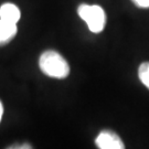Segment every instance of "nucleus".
I'll return each mask as SVG.
<instances>
[{"instance_id": "1", "label": "nucleus", "mask_w": 149, "mask_h": 149, "mask_svg": "<svg viewBox=\"0 0 149 149\" xmlns=\"http://www.w3.org/2000/svg\"><path fill=\"white\" fill-rule=\"evenodd\" d=\"M39 66L45 75L53 79H65L70 73V66L66 60L53 50L43 52L39 59Z\"/></svg>"}, {"instance_id": "2", "label": "nucleus", "mask_w": 149, "mask_h": 149, "mask_svg": "<svg viewBox=\"0 0 149 149\" xmlns=\"http://www.w3.org/2000/svg\"><path fill=\"white\" fill-rule=\"evenodd\" d=\"M77 13L81 19L86 22L91 32L100 33L104 30L106 23V15L102 7L97 5L82 3L77 8Z\"/></svg>"}, {"instance_id": "3", "label": "nucleus", "mask_w": 149, "mask_h": 149, "mask_svg": "<svg viewBox=\"0 0 149 149\" xmlns=\"http://www.w3.org/2000/svg\"><path fill=\"white\" fill-rule=\"evenodd\" d=\"M96 146L100 149H124V143L116 133L112 130H103L95 139Z\"/></svg>"}, {"instance_id": "4", "label": "nucleus", "mask_w": 149, "mask_h": 149, "mask_svg": "<svg viewBox=\"0 0 149 149\" xmlns=\"http://www.w3.org/2000/svg\"><path fill=\"white\" fill-rule=\"evenodd\" d=\"M20 18H21V12L16 5L7 2L0 7V19L1 20L17 24V22L20 20Z\"/></svg>"}, {"instance_id": "5", "label": "nucleus", "mask_w": 149, "mask_h": 149, "mask_svg": "<svg viewBox=\"0 0 149 149\" xmlns=\"http://www.w3.org/2000/svg\"><path fill=\"white\" fill-rule=\"evenodd\" d=\"M17 34V24L0 19V45L9 43Z\"/></svg>"}, {"instance_id": "6", "label": "nucleus", "mask_w": 149, "mask_h": 149, "mask_svg": "<svg viewBox=\"0 0 149 149\" xmlns=\"http://www.w3.org/2000/svg\"><path fill=\"white\" fill-rule=\"evenodd\" d=\"M139 80L149 90V62H144L140 64L138 69Z\"/></svg>"}, {"instance_id": "7", "label": "nucleus", "mask_w": 149, "mask_h": 149, "mask_svg": "<svg viewBox=\"0 0 149 149\" xmlns=\"http://www.w3.org/2000/svg\"><path fill=\"white\" fill-rule=\"evenodd\" d=\"M133 2L140 8H149V0H133Z\"/></svg>"}, {"instance_id": "8", "label": "nucleus", "mask_w": 149, "mask_h": 149, "mask_svg": "<svg viewBox=\"0 0 149 149\" xmlns=\"http://www.w3.org/2000/svg\"><path fill=\"white\" fill-rule=\"evenodd\" d=\"M2 115H3V106H2V103L0 101V122L2 119Z\"/></svg>"}]
</instances>
